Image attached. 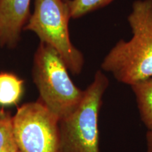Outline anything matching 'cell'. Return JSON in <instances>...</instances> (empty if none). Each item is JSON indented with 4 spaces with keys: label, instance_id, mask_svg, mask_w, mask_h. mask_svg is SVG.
Here are the masks:
<instances>
[{
    "label": "cell",
    "instance_id": "1",
    "mask_svg": "<svg viewBox=\"0 0 152 152\" xmlns=\"http://www.w3.org/2000/svg\"><path fill=\"white\" fill-rule=\"evenodd\" d=\"M128 20L132 37L118 42L101 67L120 83L131 86L152 77V0L134 1Z\"/></svg>",
    "mask_w": 152,
    "mask_h": 152
},
{
    "label": "cell",
    "instance_id": "2",
    "mask_svg": "<svg viewBox=\"0 0 152 152\" xmlns=\"http://www.w3.org/2000/svg\"><path fill=\"white\" fill-rule=\"evenodd\" d=\"M33 79L39 92L38 100L58 121L73 113L84 96L85 90L74 84L59 54L43 42L34 55Z\"/></svg>",
    "mask_w": 152,
    "mask_h": 152
},
{
    "label": "cell",
    "instance_id": "3",
    "mask_svg": "<svg viewBox=\"0 0 152 152\" xmlns=\"http://www.w3.org/2000/svg\"><path fill=\"white\" fill-rule=\"evenodd\" d=\"M109 85L105 74L96 71L77 109L58 121V152H100L99 114Z\"/></svg>",
    "mask_w": 152,
    "mask_h": 152
},
{
    "label": "cell",
    "instance_id": "4",
    "mask_svg": "<svg viewBox=\"0 0 152 152\" xmlns=\"http://www.w3.org/2000/svg\"><path fill=\"white\" fill-rule=\"evenodd\" d=\"M70 19L65 0H35L33 13L23 30L33 32L40 42L49 45L59 54L68 71L78 75L85 60L80 51L71 41Z\"/></svg>",
    "mask_w": 152,
    "mask_h": 152
},
{
    "label": "cell",
    "instance_id": "5",
    "mask_svg": "<svg viewBox=\"0 0 152 152\" xmlns=\"http://www.w3.org/2000/svg\"><path fill=\"white\" fill-rule=\"evenodd\" d=\"M12 121L20 152H58V120L39 100L20 106Z\"/></svg>",
    "mask_w": 152,
    "mask_h": 152
},
{
    "label": "cell",
    "instance_id": "6",
    "mask_svg": "<svg viewBox=\"0 0 152 152\" xmlns=\"http://www.w3.org/2000/svg\"><path fill=\"white\" fill-rule=\"evenodd\" d=\"M31 0H0V45L14 47L30 16Z\"/></svg>",
    "mask_w": 152,
    "mask_h": 152
},
{
    "label": "cell",
    "instance_id": "7",
    "mask_svg": "<svg viewBox=\"0 0 152 152\" xmlns=\"http://www.w3.org/2000/svg\"><path fill=\"white\" fill-rule=\"evenodd\" d=\"M141 119L148 131H152V77L131 85Z\"/></svg>",
    "mask_w": 152,
    "mask_h": 152
},
{
    "label": "cell",
    "instance_id": "8",
    "mask_svg": "<svg viewBox=\"0 0 152 152\" xmlns=\"http://www.w3.org/2000/svg\"><path fill=\"white\" fill-rule=\"evenodd\" d=\"M24 82L16 75L7 72L0 73V106L16 104L22 97Z\"/></svg>",
    "mask_w": 152,
    "mask_h": 152
},
{
    "label": "cell",
    "instance_id": "9",
    "mask_svg": "<svg viewBox=\"0 0 152 152\" xmlns=\"http://www.w3.org/2000/svg\"><path fill=\"white\" fill-rule=\"evenodd\" d=\"M12 117L0 108V152H20L15 140Z\"/></svg>",
    "mask_w": 152,
    "mask_h": 152
},
{
    "label": "cell",
    "instance_id": "10",
    "mask_svg": "<svg viewBox=\"0 0 152 152\" xmlns=\"http://www.w3.org/2000/svg\"><path fill=\"white\" fill-rule=\"evenodd\" d=\"M70 18H79L108 6L114 0H65Z\"/></svg>",
    "mask_w": 152,
    "mask_h": 152
},
{
    "label": "cell",
    "instance_id": "11",
    "mask_svg": "<svg viewBox=\"0 0 152 152\" xmlns=\"http://www.w3.org/2000/svg\"><path fill=\"white\" fill-rule=\"evenodd\" d=\"M147 152H152V131H148L147 133Z\"/></svg>",
    "mask_w": 152,
    "mask_h": 152
}]
</instances>
